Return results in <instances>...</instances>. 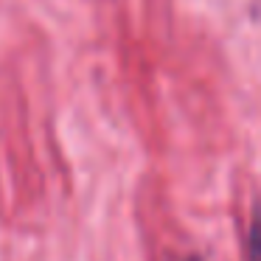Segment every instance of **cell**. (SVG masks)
I'll return each instance as SVG.
<instances>
[{
    "mask_svg": "<svg viewBox=\"0 0 261 261\" xmlns=\"http://www.w3.org/2000/svg\"><path fill=\"white\" fill-rule=\"evenodd\" d=\"M247 261H261V214H255L247 227Z\"/></svg>",
    "mask_w": 261,
    "mask_h": 261,
    "instance_id": "cell-1",
    "label": "cell"
},
{
    "mask_svg": "<svg viewBox=\"0 0 261 261\" xmlns=\"http://www.w3.org/2000/svg\"><path fill=\"white\" fill-rule=\"evenodd\" d=\"M186 261H202V258H197V255H191V258H186Z\"/></svg>",
    "mask_w": 261,
    "mask_h": 261,
    "instance_id": "cell-2",
    "label": "cell"
}]
</instances>
